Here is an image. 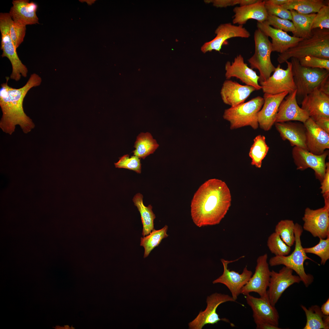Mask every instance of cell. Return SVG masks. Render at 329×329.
<instances>
[{
	"label": "cell",
	"instance_id": "cell-42",
	"mask_svg": "<svg viewBox=\"0 0 329 329\" xmlns=\"http://www.w3.org/2000/svg\"><path fill=\"white\" fill-rule=\"evenodd\" d=\"M298 59L299 63L302 66L329 70V59L313 56H307Z\"/></svg>",
	"mask_w": 329,
	"mask_h": 329
},
{
	"label": "cell",
	"instance_id": "cell-47",
	"mask_svg": "<svg viewBox=\"0 0 329 329\" xmlns=\"http://www.w3.org/2000/svg\"><path fill=\"white\" fill-rule=\"evenodd\" d=\"M257 329H280L278 327L269 323H262L256 325Z\"/></svg>",
	"mask_w": 329,
	"mask_h": 329
},
{
	"label": "cell",
	"instance_id": "cell-29",
	"mask_svg": "<svg viewBox=\"0 0 329 329\" xmlns=\"http://www.w3.org/2000/svg\"><path fill=\"white\" fill-rule=\"evenodd\" d=\"M301 306L306 319L303 329H329V316L323 314L318 306H312L308 309L302 305Z\"/></svg>",
	"mask_w": 329,
	"mask_h": 329
},
{
	"label": "cell",
	"instance_id": "cell-38",
	"mask_svg": "<svg viewBox=\"0 0 329 329\" xmlns=\"http://www.w3.org/2000/svg\"><path fill=\"white\" fill-rule=\"evenodd\" d=\"M119 159L117 162L114 163L116 168L127 169L138 173H141V164L140 159L137 156L134 155L129 157V155L126 154Z\"/></svg>",
	"mask_w": 329,
	"mask_h": 329
},
{
	"label": "cell",
	"instance_id": "cell-16",
	"mask_svg": "<svg viewBox=\"0 0 329 329\" xmlns=\"http://www.w3.org/2000/svg\"><path fill=\"white\" fill-rule=\"evenodd\" d=\"M215 33L216 34V37L202 46L201 50L203 53L214 50L220 52L222 46L228 39L235 37L248 38L250 36V33L243 25H235L230 23L220 25L215 30Z\"/></svg>",
	"mask_w": 329,
	"mask_h": 329
},
{
	"label": "cell",
	"instance_id": "cell-44",
	"mask_svg": "<svg viewBox=\"0 0 329 329\" xmlns=\"http://www.w3.org/2000/svg\"><path fill=\"white\" fill-rule=\"evenodd\" d=\"M325 173L321 183L320 189L323 195H329V163L326 162Z\"/></svg>",
	"mask_w": 329,
	"mask_h": 329
},
{
	"label": "cell",
	"instance_id": "cell-34",
	"mask_svg": "<svg viewBox=\"0 0 329 329\" xmlns=\"http://www.w3.org/2000/svg\"><path fill=\"white\" fill-rule=\"evenodd\" d=\"M168 228V226L165 225L159 230L154 229L148 235L141 238L140 245L144 249V258L147 257L151 251L159 245L163 239L168 236L167 233Z\"/></svg>",
	"mask_w": 329,
	"mask_h": 329
},
{
	"label": "cell",
	"instance_id": "cell-5",
	"mask_svg": "<svg viewBox=\"0 0 329 329\" xmlns=\"http://www.w3.org/2000/svg\"><path fill=\"white\" fill-rule=\"evenodd\" d=\"M303 230L302 227L300 224L295 223L294 229L295 244L294 251L288 256H275L272 257L270 259L268 264L271 267L283 265L291 269L296 273L305 286L308 287L313 282L314 278L311 274L306 273L304 264L307 260L314 261L307 256L302 246L301 237Z\"/></svg>",
	"mask_w": 329,
	"mask_h": 329
},
{
	"label": "cell",
	"instance_id": "cell-22",
	"mask_svg": "<svg viewBox=\"0 0 329 329\" xmlns=\"http://www.w3.org/2000/svg\"><path fill=\"white\" fill-rule=\"evenodd\" d=\"M256 26L257 29L268 37L271 38L272 51L280 54L282 53L288 49L295 46L303 39L291 36L286 32L275 28L265 22L262 23L257 22Z\"/></svg>",
	"mask_w": 329,
	"mask_h": 329
},
{
	"label": "cell",
	"instance_id": "cell-26",
	"mask_svg": "<svg viewBox=\"0 0 329 329\" xmlns=\"http://www.w3.org/2000/svg\"><path fill=\"white\" fill-rule=\"evenodd\" d=\"M274 124L282 139L288 140L292 146L308 150L306 144V129L303 124L288 121Z\"/></svg>",
	"mask_w": 329,
	"mask_h": 329
},
{
	"label": "cell",
	"instance_id": "cell-32",
	"mask_svg": "<svg viewBox=\"0 0 329 329\" xmlns=\"http://www.w3.org/2000/svg\"><path fill=\"white\" fill-rule=\"evenodd\" d=\"M325 5V1L323 0H289L281 6L289 10H293L300 13L308 14L317 13Z\"/></svg>",
	"mask_w": 329,
	"mask_h": 329
},
{
	"label": "cell",
	"instance_id": "cell-49",
	"mask_svg": "<svg viewBox=\"0 0 329 329\" xmlns=\"http://www.w3.org/2000/svg\"><path fill=\"white\" fill-rule=\"evenodd\" d=\"M321 310L324 315H329V299L324 303L320 308Z\"/></svg>",
	"mask_w": 329,
	"mask_h": 329
},
{
	"label": "cell",
	"instance_id": "cell-43",
	"mask_svg": "<svg viewBox=\"0 0 329 329\" xmlns=\"http://www.w3.org/2000/svg\"><path fill=\"white\" fill-rule=\"evenodd\" d=\"M265 6L268 15L292 20V16L290 11L282 7L281 5L265 4Z\"/></svg>",
	"mask_w": 329,
	"mask_h": 329
},
{
	"label": "cell",
	"instance_id": "cell-13",
	"mask_svg": "<svg viewBox=\"0 0 329 329\" xmlns=\"http://www.w3.org/2000/svg\"><path fill=\"white\" fill-rule=\"evenodd\" d=\"M293 270L284 266L278 272L271 271L267 294L271 305L275 306L283 292L291 285L301 280L298 275L293 274Z\"/></svg>",
	"mask_w": 329,
	"mask_h": 329
},
{
	"label": "cell",
	"instance_id": "cell-17",
	"mask_svg": "<svg viewBox=\"0 0 329 329\" xmlns=\"http://www.w3.org/2000/svg\"><path fill=\"white\" fill-rule=\"evenodd\" d=\"M245 298L253 311V316L256 325L266 323L278 327V313L268 299L256 297L249 294L245 295Z\"/></svg>",
	"mask_w": 329,
	"mask_h": 329
},
{
	"label": "cell",
	"instance_id": "cell-33",
	"mask_svg": "<svg viewBox=\"0 0 329 329\" xmlns=\"http://www.w3.org/2000/svg\"><path fill=\"white\" fill-rule=\"evenodd\" d=\"M269 148L266 143L265 137L260 135L256 136L253 140L249 153V156L251 159V165L257 168H260L262 161L267 154Z\"/></svg>",
	"mask_w": 329,
	"mask_h": 329
},
{
	"label": "cell",
	"instance_id": "cell-45",
	"mask_svg": "<svg viewBox=\"0 0 329 329\" xmlns=\"http://www.w3.org/2000/svg\"><path fill=\"white\" fill-rule=\"evenodd\" d=\"M207 3H212L217 7H226L238 5L237 0H213L205 1Z\"/></svg>",
	"mask_w": 329,
	"mask_h": 329
},
{
	"label": "cell",
	"instance_id": "cell-35",
	"mask_svg": "<svg viewBox=\"0 0 329 329\" xmlns=\"http://www.w3.org/2000/svg\"><path fill=\"white\" fill-rule=\"evenodd\" d=\"M295 225L293 221L283 220L278 223L275 229V232L279 235L287 245L291 247L295 242Z\"/></svg>",
	"mask_w": 329,
	"mask_h": 329
},
{
	"label": "cell",
	"instance_id": "cell-15",
	"mask_svg": "<svg viewBox=\"0 0 329 329\" xmlns=\"http://www.w3.org/2000/svg\"><path fill=\"white\" fill-rule=\"evenodd\" d=\"M328 154V151L327 150L321 155H317L296 146H294L292 150V157L297 169L303 171L308 168L312 169L315 172L316 178L321 182L325 175V160Z\"/></svg>",
	"mask_w": 329,
	"mask_h": 329
},
{
	"label": "cell",
	"instance_id": "cell-10",
	"mask_svg": "<svg viewBox=\"0 0 329 329\" xmlns=\"http://www.w3.org/2000/svg\"><path fill=\"white\" fill-rule=\"evenodd\" d=\"M285 69L278 65L273 74L265 81L260 82V85L264 94L274 95L288 92L289 94L296 90L294 81L291 62L286 61Z\"/></svg>",
	"mask_w": 329,
	"mask_h": 329
},
{
	"label": "cell",
	"instance_id": "cell-6",
	"mask_svg": "<svg viewBox=\"0 0 329 329\" xmlns=\"http://www.w3.org/2000/svg\"><path fill=\"white\" fill-rule=\"evenodd\" d=\"M264 103L263 97H256L247 102L225 109L223 118L229 122L231 129L247 126L256 129L259 126L257 114Z\"/></svg>",
	"mask_w": 329,
	"mask_h": 329
},
{
	"label": "cell",
	"instance_id": "cell-24",
	"mask_svg": "<svg viewBox=\"0 0 329 329\" xmlns=\"http://www.w3.org/2000/svg\"><path fill=\"white\" fill-rule=\"evenodd\" d=\"M255 90L253 87L242 85L228 79L224 82L221 94L225 103L231 107H234L244 103L250 94Z\"/></svg>",
	"mask_w": 329,
	"mask_h": 329
},
{
	"label": "cell",
	"instance_id": "cell-9",
	"mask_svg": "<svg viewBox=\"0 0 329 329\" xmlns=\"http://www.w3.org/2000/svg\"><path fill=\"white\" fill-rule=\"evenodd\" d=\"M323 207L313 210L307 207L302 218L303 229L314 237L325 239L329 236V195L323 196Z\"/></svg>",
	"mask_w": 329,
	"mask_h": 329
},
{
	"label": "cell",
	"instance_id": "cell-11",
	"mask_svg": "<svg viewBox=\"0 0 329 329\" xmlns=\"http://www.w3.org/2000/svg\"><path fill=\"white\" fill-rule=\"evenodd\" d=\"M227 302H236V301L232 296L220 293H215L208 296L206 309L200 311L197 317L188 324L189 329H201L206 324H214L220 321L230 323L226 318H220L216 312L219 305Z\"/></svg>",
	"mask_w": 329,
	"mask_h": 329
},
{
	"label": "cell",
	"instance_id": "cell-12",
	"mask_svg": "<svg viewBox=\"0 0 329 329\" xmlns=\"http://www.w3.org/2000/svg\"><path fill=\"white\" fill-rule=\"evenodd\" d=\"M267 258V253L258 257L255 272L242 288L241 294L245 295L250 292H255L258 294L260 297L268 299L267 291L270 278L271 271Z\"/></svg>",
	"mask_w": 329,
	"mask_h": 329
},
{
	"label": "cell",
	"instance_id": "cell-39",
	"mask_svg": "<svg viewBox=\"0 0 329 329\" xmlns=\"http://www.w3.org/2000/svg\"><path fill=\"white\" fill-rule=\"evenodd\" d=\"M26 26L12 20L10 27V35L16 49L23 41L26 32Z\"/></svg>",
	"mask_w": 329,
	"mask_h": 329
},
{
	"label": "cell",
	"instance_id": "cell-21",
	"mask_svg": "<svg viewBox=\"0 0 329 329\" xmlns=\"http://www.w3.org/2000/svg\"><path fill=\"white\" fill-rule=\"evenodd\" d=\"M306 129V144L308 151L317 155L329 148V134L318 126L309 118L303 123Z\"/></svg>",
	"mask_w": 329,
	"mask_h": 329
},
{
	"label": "cell",
	"instance_id": "cell-23",
	"mask_svg": "<svg viewBox=\"0 0 329 329\" xmlns=\"http://www.w3.org/2000/svg\"><path fill=\"white\" fill-rule=\"evenodd\" d=\"M310 118L308 113L300 107L296 100V90L289 94L281 102L278 109L275 122L292 121L305 122Z\"/></svg>",
	"mask_w": 329,
	"mask_h": 329
},
{
	"label": "cell",
	"instance_id": "cell-4",
	"mask_svg": "<svg viewBox=\"0 0 329 329\" xmlns=\"http://www.w3.org/2000/svg\"><path fill=\"white\" fill-rule=\"evenodd\" d=\"M291 59L296 97L303 99L317 88L322 90L329 83V70L303 66L300 64L298 59Z\"/></svg>",
	"mask_w": 329,
	"mask_h": 329
},
{
	"label": "cell",
	"instance_id": "cell-36",
	"mask_svg": "<svg viewBox=\"0 0 329 329\" xmlns=\"http://www.w3.org/2000/svg\"><path fill=\"white\" fill-rule=\"evenodd\" d=\"M267 246L271 252L276 256H287L291 250V247L287 245L275 232L268 237Z\"/></svg>",
	"mask_w": 329,
	"mask_h": 329
},
{
	"label": "cell",
	"instance_id": "cell-31",
	"mask_svg": "<svg viewBox=\"0 0 329 329\" xmlns=\"http://www.w3.org/2000/svg\"><path fill=\"white\" fill-rule=\"evenodd\" d=\"M158 146L159 145L150 133H142L137 137L134 146L136 149L133 152L134 155L144 159L153 153Z\"/></svg>",
	"mask_w": 329,
	"mask_h": 329
},
{
	"label": "cell",
	"instance_id": "cell-1",
	"mask_svg": "<svg viewBox=\"0 0 329 329\" xmlns=\"http://www.w3.org/2000/svg\"><path fill=\"white\" fill-rule=\"evenodd\" d=\"M231 196L226 183L212 179L202 184L194 194L191 203L193 221L201 227L218 224L227 213Z\"/></svg>",
	"mask_w": 329,
	"mask_h": 329
},
{
	"label": "cell",
	"instance_id": "cell-14",
	"mask_svg": "<svg viewBox=\"0 0 329 329\" xmlns=\"http://www.w3.org/2000/svg\"><path fill=\"white\" fill-rule=\"evenodd\" d=\"M243 257L244 256H242L232 260L221 259V260L224 268L223 273L212 282L213 284L219 283L225 285L230 291L232 297L236 301L241 294L242 288L248 281L253 273L248 269L246 266L244 268L242 272L240 274L235 271H230L228 268V265Z\"/></svg>",
	"mask_w": 329,
	"mask_h": 329
},
{
	"label": "cell",
	"instance_id": "cell-40",
	"mask_svg": "<svg viewBox=\"0 0 329 329\" xmlns=\"http://www.w3.org/2000/svg\"><path fill=\"white\" fill-rule=\"evenodd\" d=\"M316 28L329 29V6L326 5L322 7L313 20L311 29Z\"/></svg>",
	"mask_w": 329,
	"mask_h": 329
},
{
	"label": "cell",
	"instance_id": "cell-25",
	"mask_svg": "<svg viewBox=\"0 0 329 329\" xmlns=\"http://www.w3.org/2000/svg\"><path fill=\"white\" fill-rule=\"evenodd\" d=\"M233 11L235 14L233 17L232 23L239 25H243L250 19L263 22L266 20L268 15L264 0H258L249 5L235 7Z\"/></svg>",
	"mask_w": 329,
	"mask_h": 329
},
{
	"label": "cell",
	"instance_id": "cell-8",
	"mask_svg": "<svg viewBox=\"0 0 329 329\" xmlns=\"http://www.w3.org/2000/svg\"><path fill=\"white\" fill-rule=\"evenodd\" d=\"M255 44L254 54L248 61L251 68L256 69L260 73V82L265 81L271 76L275 69L271 59L272 51L271 42L268 37L257 29L254 33Z\"/></svg>",
	"mask_w": 329,
	"mask_h": 329
},
{
	"label": "cell",
	"instance_id": "cell-18",
	"mask_svg": "<svg viewBox=\"0 0 329 329\" xmlns=\"http://www.w3.org/2000/svg\"><path fill=\"white\" fill-rule=\"evenodd\" d=\"M225 70V76L227 79L228 80L231 77H235L239 79L246 85L254 87L256 90L261 89L258 83L259 76L244 62L241 55H237L232 63L229 61L227 62Z\"/></svg>",
	"mask_w": 329,
	"mask_h": 329
},
{
	"label": "cell",
	"instance_id": "cell-30",
	"mask_svg": "<svg viewBox=\"0 0 329 329\" xmlns=\"http://www.w3.org/2000/svg\"><path fill=\"white\" fill-rule=\"evenodd\" d=\"M143 199L142 195L138 193L134 196L133 200L140 214L143 226L142 235L145 236L154 229V222L156 216L152 210L151 205L145 206L143 203Z\"/></svg>",
	"mask_w": 329,
	"mask_h": 329
},
{
	"label": "cell",
	"instance_id": "cell-46",
	"mask_svg": "<svg viewBox=\"0 0 329 329\" xmlns=\"http://www.w3.org/2000/svg\"><path fill=\"white\" fill-rule=\"evenodd\" d=\"M314 122L318 126L329 134V117H321Z\"/></svg>",
	"mask_w": 329,
	"mask_h": 329
},
{
	"label": "cell",
	"instance_id": "cell-20",
	"mask_svg": "<svg viewBox=\"0 0 329 329\" xmlns=\"http://www.w3.org/2000/svg\"><path fill=\"white\" fill-rule=\"evenodd\" d=\"M288 94L286 92L274 95L264 94V104L257 114L259 126L261 129L267 131L271 128L275 123L279 106Z\"/></svg>",
	"mask_w": 329,
	"mask_h": 329
},
{
	"label": "cell",
	"instance_id": "cell-48",
	"mask_svg": "<svg viewBox=\"0 0 329 329\" xmlns=\"http://www.w3.org/2000/svg\"><path fill=\"white\" fill-rule=\"evenodd\" d=\"M289 0H264L265 4L277 5H281L289 1Z\"/></svg>",
	"mask_w": 329,
	"mask_h": 329
},
{
	"label": "cell",
	"instance_id": "cell-3",
	"mask_svg": "<svg viewBox=\"0 0 329 329\" xmlns=\"http://www.w3.org/2000/svg\"><path fill=\"white\" fill-rule=\"evenodd\" d=\"M307 56L329 59V29L312 30L310 37L303 39L295 46L279 54L277 61L281 64L292 58L299 59Z\"/></svg>",
	"mask_w": 329,
	"mask_h": 329
},
{
	"label": "cell",
	"instance_id": "cell-37",
	"mask_svg": "<svg viewBox=\"0 0 329 329\" xmlns=\"http://www.w3.org/2000/svg\"><path fill=\"white\" fill-rule=\"evenodd\" d=\"M319 243L310 247L304 248L306 253L314 254L320 259L321 264L324 265L329 259V236L325 239L320 238Z\"/></svg>",
	"mask_w": 329,
	"mask_h": 329
},
{
	"label": "cell",
	"instance_id": "cell-19",
	"mask_svg": "<svg viewBox=\"0 0 329 329\" xmlns=\"http://www.w3.org/2000/svg\"><path fill=\"white\" fill-rule=\"evenodd\" d=\"M301 108L315 121L321 117L329 118V95L317 88L302 99Z\"/></svg>",
	"mask_w": 329,
	"mask_h": 329
},
{
	"label": "cell",
	"instance_id": "cell-41",
	"mask_svg": "<svg viewBox=\"0 0 329 329\" xmlns=\"http://www.w3.org/2000/svg\"><path fill=\"white\" fill-rule=\"evenodd\" d=\"M264 22L275 28L281 30L285 32H291L293 34L295 31V28L292 22L287 19H282L273 15H268L267 19Z\"/></svg>",
	"mask_w": 329,
	"mask_h": 329
},
{
	"label": "cell",
	"instance_id": "cell-50",
	"mask_svg": "<svg viewBox=\"0 0 329 329\" xmlns=\"http://www.w3.org/2000/svg\"><path fill=\"white\" fill-rule=\"evenodd\" d=\"M258 0H239V5L240 6L249 5L257 2Z\"/></svg>",
	"mask_w": 329,
	"mask_h": 329
},
{
	"label": "cell",
	"instance_id": "cell-28",
	"mask_svg": "<svg viewBox=\"0 0 329 329\" xmlns=\"http://www.w3.org/2000/svg\"><path fill=\"white\" fill-rule=\"evenodd\" d=\"M290 11L295 28L293 36L303 39L310 37L312 34V25L316 13L305 14L293 10Z\"/></svg>",
	"mask_w": 329,
	"mask_h": 329
},
{
	"label": "cell",
	"instance_id": "cell-7",
	"mask_svg": "<svg viewBox=\"0 0 329 329\" xmlns=\"http://www.w3.org/2000/svg\"><path fill=\"white\" fill-rule=\"evenodd\" d=\"M12 19L9 13H0V30L1 34V49L2 57H6L10 61L12 72L10 78L16 81L19 80L21 76L26 77L28 69L19 59L10 35V27Z\"/></svg>",
	"mask_w": 329,
	"mask_h": 329
},
{
	"label": "cell",
	"instance_id": "cell-2",
	"mask_svg": "<svg viewBox=\"0 0 329 329\" xmlns=\"http://www.w3.org/2000/svg\"><path fill=\"white\" fill-rule=\"evenodd\" d=\"M9 78L6 77V82L1 85L0 106L2 115L0 127L3 132L11 135L14 132L16 126L18 125L24 133H27L35 125L24 111L23 100L31 88L40 85L42 79L38 75L33 73L24 86L17 89L8 85Z\"/></svg>",
	"mask_w": 329,
	"mask_h": 329
},
{
	"label": "cell",
	"instance_id": "cell-27",
	"mask_svg": "<svg viewBox=\"0 0 329 329\" xmlns=\"http://www.w3.org/2000/svg\"><path fill=\"white\" fill-rule=\"evenodd\" d=\"M9 13L13 21L23 25L39 24L36 12L37 5L28 0H14Z\"/></svg>",
	"mask_w": 329,
	"mask_h": 329
}]
</instances>
